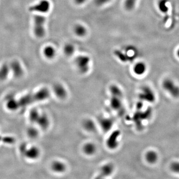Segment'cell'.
<instances>
[{"instance_id":"9","label":"cell","mask_w":179,"mask_h":179,"mask_svg":"<svg viewBox=\"0 0 179 179\" xmlns=\"http://www.w3.org/2000/svg\"><path fill=\"white\" fill-rule=\"evenodd\" d=\"M53 93L59 99H65L67 95V92L64 86L60 84H56L53 88Z\"/></svg>"},{"instance_id":"27","label":"cell","mask_w":179,"mask_h":179,"mask_svg":"<svg viewBox=\"0 0 179 179\" xmlns=\"http://www.w3.org/2000/svg\"><path fill=\"white\" fill-rule=\"evenodd\" d=\"M169 0H159L158 3V8L163 13H167L168 11L167 3Z\"/></svg>"},{"instance_id":"12","label":"cell","mask_w":179,"mask_h":179,"mask_svg":"<svg viewBox=\"0 0 179 179\" xmlns=\"http://www.w3.org/2000/svg\"><path fill=\"white\" fill-rule=\"evenodd\" d=\"M119 135V132H115L112 133L108 139L107 140V144L108 148L113 149L117 147L118 144L117 139Z\"/></svg>"},{"instance_id":"26","label":"cell","mask_w":179,"mask_h":179,"mask_svg":"<svg viewBox=\"0 0 179 179\" xmlns=\"http://www.w3.org/2000/svg\"><path fill=\"white\" fill-rule=\"evenodd\" d=\"M75 51V48L71 43H67L64 47V52L68 56H72Z\"/></svg>"},{"instance_id":"34","label":"cell","mask_w":179,"mask_h":179,"mask_svg":"<svg viewBox=\"0 0 179 179\" xmlns=\"http://www.w3.org/2000/svg\"><path fill=\"white\" fill-rule=\"evenodd\" d=\"M177 55H178V57H179V50H178V51H177Z\"/></svg>"},{"instance_id":"21","label":"cell","mask_w":179,"mask_h":179,"mask_svg":"<svg viewBox=\"0 0 179 179\" xmlns=\"http://www.w3.org/2000/svg\"><path fill=\"white\" fill-rule=\"evenodd\" d=\"M100 125L101 127L104 131H108L112 128L113 122L110 119L103 118L100 120Z\"/></svg>"},{"instance_id":"3","label":"cell","mask_w":179,"mask_h":179,"mask_svg":"<svg viewBox=\"0 0 179 179\" xmlns=\"http://www.w3.org/2000/svg\"><path fill=\"white\" fill-rule=\"evenodd\" d=\"M163 88L170 94L173 97H179V87L171 79H165L163 82Z\"/></svg>"},{"instance_id":"16","label":"cell","mask_w":179,"mask_h":179,"mask_svg":"<svg viewBox=\"0 0 179 179\" xmlns=\"http://www.w3.org/2000/svg\"><path fill=\"white\" fill-rule=\"evenodd\" d=\"M114 170V166L111 163H107L102 166L100 169V176L107 177L112 174Z\"/></svg>"},{"instance_id":"6","label":"cell","mask_w":179,"mask_h":179,"mask_svg":"<svg viewBox=\"0 0 179 179\" xmlns=\"http://www.w3.org/2000/svg\"><path fill=\"white\" fill-rule=\"evenodd\" d=\"M50 91L47 88H42L33 94L35 101L42 102L46 100L50 97Z\"/></svg>"},{"instance_id":"2","label":"cell","mask_w":179,"mask_h":179,"mask_svg":"<svg viewBox=\"0 0 179 179\" xmlns=\"http://www.w3.org/2000/svg\"><path fill=\"white\" fill-rule=\"evenodd\" d=\"M90 62L91 59L89 56L85 55H79L75 60L76 66L82 74H86L89 71Z\"/></svg>"},{"instance_id":"22","label":"cell","mask_w":179,"mask_h":179,"mask_svg":"<svg viewBox=\"0 0 179 179\" xmlns=\"http://www.w3.org/2000/svg\"><path fill=\"white\" fill-rule=\"evenodd\" d=\"M43 53L48 59H52L55 56L56 51L52 46H47L43 50Z\"/></svg>"},{"instance_id":"18","label":"cell","mask_w":179,"mask_h":179,"mask_svg":"<svg viewBox=\"0 0 179 179\" xmlns=\"http://www.w3.org/2000/svg\"><path fill=\"white\" fill-rule=\"evenodd\" d=\"M145 158L148 163L154 164L158 160V154L155 151L149 150L146 152Z\"/></svg>"},{"instance_id":"1","label":"cell","mask_w":179,"mask_h":179,"mask_svg":"<svg viewBox=\"0 0 179 179\" xmlns=\"http://www.w3.org/2000/svg\"><path fill=\"white\" fill-rule=\"evenodd\" d=\"M46 18L41 15H35L34 17V33L36 37L42 38L45 35V24Z\"/></svg>"},{"instance_id":"28","label":"cell","mask_w":179,"mask_h":179,"mask_svg":"<svg viewBox=\"0 0 179 179\" xmlns=\"http://www.w3.org/2000/svg\"><path fill=\"white\" fill-rule=\"evenodd\" d=\"M137 0H125V7L127 11H132L134 8Z\"/></svg>"},{"instance_id":"8","label":"cell","mask_w":179,"mask_h":179,"mask_svg":"<svg viewBox=\"0 0 179 179\" xmlns=\"http://www.w3.org/2000/svg\"><path fill=\"white\" fill-rule=\"evenodd\" d=\"M10 70H12L16 78L21 77L23 75V70L21 64L18 61L15 60L11 63L10 66Z\"/></svg>"},{"instance_id":"17","label":"cell","mask_w":179,"mask_h":179,"mask_svg":"<svg viewBox=\"0 0 179 179\" xmlns=\"http://www.w3.org/2000/svg\"><path fill=\"white\" fill-rule=\"evenodd\" d=\"M147 70L146 64L142 62L137 63L133 67V72L137 75L141 76L144 74Z\"/></svg>"},{"instance_id":"19","label":"cell","mask_w":179,"mask_h":179,"mask_svg":"<svg viewBox=\"0 0 179 179\" xmlns=\"http://www.w3.org/2000/svg\"><path fill=\"white\" fill-rule=\"evenodd\" d=\"M74 32L76 35L79 37L85 36L87 33V30L85 26L81 24H77L74 27Z\"/></svg>"},{"instance_id":"29","label":"cell","mask_w":179,"mask_h":179,"mask_svg":"<svg viewBox=\"0 0 179 179\" xmlns=\"http://www.w3.org/2000/svg\"><path fill=\"white\" fill-rule=\"evenodd\" d=\"M114 53L115 54V56H117V57H118L121 61L125 62L128 60V57L122 52V51L117 50L114 51Z\"/></svg>"},{"instance_id":"7","label":"cell","mask_w":179,"mask_h":179,"mask_svg":"<svg viewBox=\"0 0 179 179\" xmlns=\"http://www.w3.org/2000/svg\"><path fill=\"white\" fill-rule=\"evenodd\" d=\"M140 97L143 99L149 102H153L155 99L154 93L148 87H144L142 89V93L140 94Z\"/></svg>"},{"instance_id":"32","label":"cell","mask_w":179,"mask_h":179,"mask_svg":"<svg viewBox=\"0 0 179 179\" xmlns=\"http://www.w3.org/2000/svg\"><path fill=\"white\" fill-rule=\"evenodd\" d=\"M111 0H94V3L98 6H102L110 2Z\"/></svg>"},{"instance_id":"14","label":"cell","mask_w":179,"mask_h":179,"mask_svg":"<svg viewBox=\"0 0 179 179\" xmlns=\"http://www.w3.org/2000/svg\"><path fill=\"white\" fill-rule=\"evenodd\" d=\"M35 101L33 98V95L32 94H28L26 95L23 96L18 100L20 104V108H25L30 105Z\"/></svg>"},{"instance_id":"15","label":"cell","mask_w":179,"mask_h":179,"mask_svg":"<svg viewBox=\"0 0 179 179\" xmlns=\"http://www.w3.org/2000/svg\"><path fill=\"white\" fill-rule=\"evenodd\" d=\"M83 151L88 156H92L95 154L97 151V146L92 142L86 143L83 147Z\"/></svg>"},{"instance_id":"20","label":"cell","mask_w":179,"mask_h":179,"mask_svg":"<svg viewBox=\"0 0 179 179\" xmlns=\"http://www.w3.org/2000/svg\"><path fill=\"white\" fill-rule=\"evenodd\" d=\"M10 66L7 64H4L0 68V81H3L6 80L10 73Z\"/></svg>"},{"instance_id":"5","label":"cell","mask_w":179,"mask_h":179,"mask_svg":"<svg viewBox=\"0 0 179 179\" xmlns=\"http://www.w3.org/2000/svg\"><path fill=\"white\" fill-rule=\"evenodd\" d=\"M23 155L28 159L34 160L39 158L40 155V148L37 146H28Z\"/></svg>"},{"instance_id":"33","label":"cell","mask_w":179,"mask_h":179,"mask_svg":"<svg viewBox=\"0 0 179 179\" xmlns=\"http://www.w3.org/2000/svg\"><path fill=\"white\" fill-rule=\"evenodd\" d=\"M74 1L77 5H80L85 3L86 0H74Z\"/></svg>"},{"instance_id":"24","label":"cell","mask_w":179,"mask_h":179,"mask_svg":"<svg viewBox=\"0 0 179 179\" xmlns=\"http://www.w3.org/2000/svg\"><path fill=\"white\" fill-rule=\"evenodd\" d=\"M40 113L36 109H33L29 113L28 118L31 123L36 124L38 118H39Z\"/></svg>"},{"instance_id":"23","label":"cell","mask_w":179,"mask_h":179,"mask_svg":"<svg viewBox=\"0 0 179 179\" xmlns=\"http://www.w3.org/2000/svg\"><path fill=\"white\" fill-rule=\"evenodd\" d=\"M83 127L87 131L89 132H95L96 129V123L90 119H88L84 121Z\"/></svg>"},{"instance_id":"30","label":"cell","mask_w":179,"mask_h":179,"mask_svg":"<svg viewBox=\"0 0 179 179\" xmlns=\"http://www.w3.org/2000/svg\"><path fill=\"white\" fill-rule=\"evenodd\" d=\"M171 169L173 172L179 174V162H174L171 165Z\"/></svg>"},{"instance_id":"13","label":"cell","mask_w":179,"mask_h":179,"mask_svg":"<svg viewBox=\"0 0 179 179\" xmlns=\"http://www.w3.org/2000/svg\"><path fill=\"white\" fill-rule=\"evenodd\" d=\"M6 105L8 110L15 111L20 108V105L18 100L15 99L13 97H8L6 100Z\"/></svg>"},{"instance_id":"25","label":"cell","mask_w":179,"mask_h":179,"mask_svg":"<svg viewBox=\"0 0 179 179\" xmlns=\"http://www.w3.org/2000/svg\"><path fill=\"white\" fill-rule=\"evenodd\" d=\"M26 133L28 136L31 139H35L39 135V132L37 128L33 127H28L26 131Z\"/></svg>"},{"instance_id":"11","label":"cell","mask_w":179,"mask_h":179,"mask_svg":"<svg viewBox=\"0 0 179 179\" xmlns=\"http://www.w3.org/2000/svg\"><path fill=\"white\" fill-rule=\"evenodd\" d=\"M36 124L42 129H46L50 125V119L45 113H41L38 118Z\"/></svg>"},{"instance_id":"31","label":"cell","mask_w":179,"mask_h":179,"mask_svg":"<svg viewBox=\"0 0 179 179\" xmlns=\"http://www.w3.org/2000/svg\"><path fill=\"white\" fill-rule=\"evenodd\" d=\"M2 140L4 142L7 144H13L15 142V138L11 137H4L2 138Z\"/></svg>"},{"instance_id":"4","label":"cell","mask_w":179,"mask_h":179,"mask_svg":"<svg viewBox=\"0 0 179 179\" xmlns=\"http://www.w3.org/2000/svg\"><path fill=\"white\" fill-rule=\"evenodd\" d=\"M50 3L47 0H41L36 5L30 8V11L37 12L41 13H46L50 11Z\"/></svg>"},{"instance_id":"10","label":"cell","mask_w":179,"mask_h":179,"mask_svg":"<svg viewBox=\"0 0 179 179\" xmlns=\"http://www.w3.org/2000/svg\"><path fill=\"white\" fill-rule=\"evenodd\" d=\"M51 169L53 172L61 174L66 171V166L62 161L55 160L51 163Z\"/></svg>"}]
</instances>
